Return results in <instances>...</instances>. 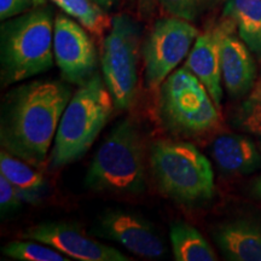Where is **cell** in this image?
<instances>
[{
    "mask_svg": "<svg viewBox=\"0 0 261 261\" xmlns=\"http://www.w3.org/2000/svg\"><path fill=\"white\" fill-rule=\"evenodd\" d=\"M71 96L68 85L52 80L33 81L10 91L2 108L3 150L44 167Z\"/></svg>",
    "mask_w": 261,
    "mask_h": 261,
    "instance_id": "1",
    "label": "cell"
},
{
    "mask_svg": "<svg viewBox=\"0 0 261 261\" xmlns=\"http://www.w3.org/2000/svg\"><path fill=\"white\" fill-rule=\"evenodd\" d=\"M114 108L112 94L99 75L80 85L61 117L48 167L57 169L83 158L109 121Z\"/></svg>",
    "mask_w": 261,
    "mask_h": 261,
    "instance_id": "2",
    "label": "cell"
},
{
    "mask_svg": "<svg viewBox=\"0 0 261 261\" xmlns=\"http://www.w3.org/2000/svg\"><path fill=\"white\" fill-rule=\"evenodd\" d=\"M85 182L91 190L135 195L145 190V149L139 128L123 120L104 138L94 154Z\"/></svg>",
    "mask_w": 261,
    "mask_h": 261,
    "instance_id": "3",
    "label": "cell"
},
{
    "mask_svg": "<svg viewBox=\"0 0 261 261\" xmlns=\"http://www.w3.org/2000/svg\"><path fill=\"white\" fill-rule=\"evenodd\" d=\"M52 12L33 10L2 25V83H21L54 65Z\"/></svg>",
    "mask_w": 261,
    "mask_h": 261,
    "instance_id": "4",
    "label": "cell"
},
{
    "mask_svg": "<svg viewBox=\"0 0 261 261\" xmlns=\"http://www.w3.org/2000/svg\"><path fill=\"white\" fill-rule=\"evenodd\" d=\"M152 174L162 194L180 203L207 201L214 194V173L191 143L160 140L150 151Z\"/></svg>",
    "mask_w": 261,
    "mask_h": 261,
    "instance_id": "5",
    "label": "cell"
},
{
    "mask_svg": "<svg viewBox=\"0 0 261 261\" xmlns=\"http://www.w3.org/2000/svg\"><path fill=\"white\" fill-rule=\"evenodd\" d=\"M218 110L202 81L187 67L175 69L160 86V115L173 132L190 136L213 128L219 121Z\"/></svg>",
    "mask_w": 261,
    "mask_h": 261,
    "instance_id": "6",
    "label": "cell"
},
{
    "mask_svg": "<svg viewBox=\"0 0 261 261\" xmlns=\"http://www.w3.org/2000/svg\"><path fill=\"white\" fill-rule=\"evenodd\" d=\"M139 28L129 16L116 15L103 40V80L112 94L115 108L125 110L135 102L138 83Z\"/></svg>",
    "mask_w": 261,
    "mask_h": 261,
    "instance_id": "7",
    "label": "cell"
},
{
    "mask_svg": "<svg viewBox=\"0 0 261 261\" xmlns=\"http://www.w3.org/2000/svg\"><path fill=\"white\" fill-rule=\"evenodd\" d=\"M198 37L191 22L178 17H166L156 22L143 46L145 85L156 90L190 54Z\"/></svg>",
    "mask_w": 261,
    "mask_h": 261,
    "instance_id": "8",
    "label": "cell"
},
{
    "mask_svg": "<svg viewBox=\"0 0 261 261\" xmlns=\"http://www.w3.org/2000/svg\"><path fill=\"white\" fill-rule=\"evenodd\" d=\"M86 28L63 14L55 18L54 55L62 77L80 86L97 70L98 56Z\"/></svg>",
    "mask_w": 261,
    "mask_h": 261,
    "instance_id": "9",
    "label": "cell"
},
{
    "mask_svg": "<svg viewBox=\"0 0 261 261\" xmlns=\"http://www.w3.org/2000/svg\"><path fill=\"white\" fill-rule=\"evenodd\" d=\"M24 240L45 243L71 259L81 261H129L115 248L99 243L80 227L65 221H48L29 227L21 233Z\"/></svg>",
    "mask_w": 261,
    "mask_h": 261,
    "instance_id": "10",
    "label": "cell"
},
{
    "mask_svg": "<svg viewBox=\"0 0 261 261\" xmlns=\"http://www.w3.org/2000/svg\"><path fill=\"white\" fill-rule=\"evenodd\" d=\"M94 232L122 244L129 252L145 259H160L166 250L155 227L144 218L130 212H107L98 219Z\"/></svg>",
    "mask_w": 261,
    "mask_h": 261,
    "instance_id": "11",
    "label": "cell"
},
{
    "mask_svg": "<svg viewBox=\"0 0 261 261\" xmlns=\"http://www.w3.org/2000/svg\"><path fill=\"white\" fill-rule=\"evenodd\" d=\"M220 67L225 89L232 97H241L252 89L256 76L253 52L241 38L234 35L236 25L225 17L221 23Z\"/></svg>",
    "mask_w": 261,
    "mask_h": 261,
    "instance_id": "12",
    "label": "cell"
},
{
    "mask_svg": "<svg viewBox=\"0 0 261 261\" xmlns=\"http://www.w3.org/2000/svg\"><path fill=\"white\" fill-rule=\"evenodd\" d=\"M221 33L223 27L220 23L214 29L205 31L198 35L184 64V67L202 81L218 109H220L223 99V76L220 67Z\"/></svg>",
    "mask_w": 261,
    "mask_h": 261,
    "instance_id": "13",
    "label": "cell"
},
{
    "mask_svg": "<svg viewBox=\"0 0 261 261\" xmlns=\"http://www.w3.org/2000/svg\"><path fill=\"white\" fill-rule=\"evenodd\" d=\"M213 238L228 260L261 261V225L255 221H226L215 227Z\"/></svg>",
    "mask_w": 261,
    "mask_h": 261,
    "instance_id": "14",
    "label": "cell"
},
{
    "mask_svg": "<svg viewBox=\"0 0 261 261\" xmlns=\"http://www.w3.org/2000/svg\"><path fill=\"white\" fill-rule=\"evenodd\" d=\"M218 167L230 174H249L261 166V154L255 143L246 136L218 137L212 146Z\"/></svg>",
    "mask_w": 261,
    "mask_h": 261,
    "instance_id": "15",
    "label": "cell"
},
{
    "mask_svg": "<svg viewBox=\"0 0 261 261\" xmlns=\"http://www.w3.org/2000/svg\"><path fill=\"white\" fill-rule=\"evenodd\" d=\"M224 17L233 22L238 37L261 62V0H227Z\"/></svg>",
    "mask_w": 261,
    "mask_h": 261,
    "instance_id": "16",
    "label": "cell"
},
{
    "mask_svg": "<svg viewBox=\"0 0 261 261\" xmlns=\"http://www.w3.org/2000/svg\"><path fill=\"white\" fill-rule=\"evenodd\" d=\"M37 167L10 152H0V173L17 188L22 201L35 203L47 187L46 179Z\"/></svg>",
    "mask_w": 261,
    "mask_h": 261,
    "instance_id": "17",
    "label": "cell"
},
{
    "mask_svg": "<svg viewBox=\"0 0 261 261\" xmlns=\"http://www.w3.org/2000/svg\"><path fill=\"white\" fill-rule=\"evenodd\" d=\"M172 252L177 261H215L217 254L198 230L185 221H175L169 230Z\"/></svg>",
    "mask_w": 261,
    "mask_h": 261,
    "instance_id": "18",
    "label": "cell"
},
{
    "mask_svg": "<svg viewBox=\"0 0 261 261\" xmlns=\"http://www.w3.org/2000/svg\"><path fill=\"white\" fill-rule=\"evenodd\" d=\"M51 2L65 15L70 16L86 28L91 34L102 38L112 27V18L94 0H34V6Z\"/></svg>",
    "mask_w": 261,
    "mask_h": 261,
    "instance_id": "19",
    "label": "cell"
},
{
    "mask_svg": "<svg viewBox=\"0 0 261 261\" xmlns=\"http://www.w3.org/2000/svg\"><path fill=\"white\" fill-rule=\"evenodd\" d=\"M3 253L10 259L19 261H67L63 253L38 241H12L3 247Z\"/></svg>",
    "mask_w": 261,
    "mask_h": 261,
    "instance_id": "20",
    "label": "cell"
},
{
    "mask_svg": "<svg viewBox=\"0 0 261 261\" xmlns=\"http://www.w3.org/2000/svg\"><path fill=\"white\" fill-rule=\"evenodd\" d=\"M208 0H159L163 11L173 17L192 22L200 16Z\"/></svg>",
    "mask_w": 261,
    "mask_h": 261,
    "instance_id": "21",
    "label": "cell"
},
{
    "mask_svg": "<svg viewBox=\"0 0 261 261\" xmlns=\"http://www.w3.org/2000/svg\"><path fill=\"white\" fill-rule=\"evenodd\" d=\"M17 188L0 173V207L2 212H9L18 208L22 203Z\"/></svg>",
    "mask_w": 261,
    "mask_h": 261,
    "instance_id": "22",
    "label": "cell"
},
{
    "mask_svg": "<svg viewBox=\"0 0 261 261\" xmlns=\"http://www.w3.org/2000/svg\"><path fill=\"white\" fill-rule=\"evenodd\" d=\"M34 5V0H0V19L16 17Z\"/></svg>",
    "mask_w": 261,
    "mask_h": 261,
    "instance_id": "23",
    "label": "cell"
},
{
    "mask_svg": "<svg viewBox=\"0 0 261 261\" xmlns=\"http://www.w3.org/2000/svg\"><path fill=\"white\" fill-rule=\"evenodd\" d=\"M138 2V14L143 19H150L154 15L159 0H137Z\"/></svg>",
    "mask_w": 261,
    "mask_h": 261,
    "instance_id": "24",
    "label": "cell"
},
{
    "mask_svg": "<svg viewBox=\"0 0 261 261\" xmlns=\"http://www.w3.org/2000/svg\"><path fill=\"white\" fill-rule=\"evenodd\" d=\"M94 2H96L98 5L102 6L103 9H109L110 6L113 5L114 0H94Z\"/></svg>",
    "mask_w": 261,
    "mask_h": 261,
    "instance_id": "25",
    "label": "cell"
},
{
    "mask_svg": "<svg viewBox=\"0 0 261 261\" xmlns=\"http://www.w3.org/2000/svg\"><path fill=\"white\" fill-rule=\"evenodd\" d=\"M254 191H255V194L261 198V177L257 179L255 184H254Z\"/></svg>",
    "mask_w": 261,
    "mask_h": 261,
    "instance_id": "26",
    "label": "cell"
},
{
    "mask_svg": "<svg viewBox=\"0 0 261 261\" xmlns=\"http://www.w3.org/2000/svg\"><path fill=\"white\" fill-rule=\"evenodd\" d=\"M130 2H132V3H135V2H137V0H130Z\"/></svg>",
    "mask_w": 261,
    "mask_h": 261,
    "instance_id": "27",
    "label": "cell"
}]
</instances>
